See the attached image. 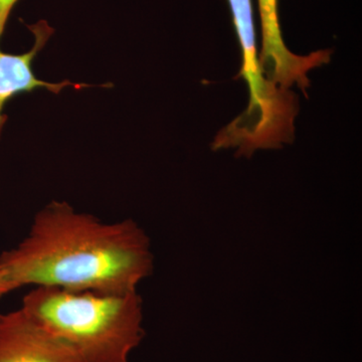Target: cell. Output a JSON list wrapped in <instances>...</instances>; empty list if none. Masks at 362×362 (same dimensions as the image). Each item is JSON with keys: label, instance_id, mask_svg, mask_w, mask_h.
Segmentation results:
<instances>
[{"label": "cell", "instance_id": "obj_8", "mask_svg": "<svg viewBox=\"0 0 362 362\" xmlns=\"http://www.w3.org/2000/svg\"><path fill=\"white\" fill-rule=\"evenodd\" d=\"M16 289H18L16 286L11 282V279L6 275V272L0 267V298L4 297V295L8 294V293L13 292Z\"/></svg>", "mask_w": 362, "mask_h": 362}, {"label": "cell", "instance_id": "obj_4", "mask_svg": "<svg viewBox=\"0 0 362 362\" xmlns=\"http://www.w3.org/2000/svg\"><path fill=\"white\" fill-rule=\"evenodd\" d=\"M262 28V49L259 64L267 80L282 89L296 86L307 95L310 86L307 74L328 64L332 49H319L307 56L289 51L283 40L279 18V0H257Z\"/></svg>", "mask_w": 362, "mask_h": 362}, {"label": "cell", "instance_id": "obj_2", "mask_svg": "<svg viewBox=\"0 0 362 362\" xmlns=\"http://www.w3.org/2000/svg\"><path fill=\"white\" fill-rule=\"evenodd\" d=\"M74 352L80 362H128L142 341L137 291L100 293L35 287L21 307Z\"/></svg>", "mask_w": 362, "mask_h": 362}, {"label": "cell", "instance_id": "obj_5", "mask_svg": "<svg viewBox=\"0 0 362 362\" xmlns=\"http://www.w3.org/2000/svg\"><path fill=\"white\" fill-rule=\"evenodd\" d=\"M0 362H80L23 309L0 314Z\"/></svg>", "mask_w": 362, "mask_h": 362}, {"label": "cell", "instance_id": "obj_1", "mask_svg": "<svg viewBox=\"0 0 362 362\" xmlns=\"http://www.w3.org/2000/svg\"><path fill=\"white\" fill-rule=\"evenodd\" d=\"M0 267L18 289L130 293L151 275L150 239L132 220L107 223L54 201L33 218L28 235L2 252Z\"/></svg>", "mask_w": 362, "mask_h": 362}, {"label": "cell", "instance_id": "obj_3", "mask_svg": "<svg viewBox=\"0 0 362 362\" xmlns=\"http://www.w3.org/2000/svg\"><path fill=\"white\" fill-rule=\"evenodd\" d=\"M242 52L239 78L249 89L246 110L223 128L213 149H237L238 156L250 157L258 149H277L295 137L299 112L297 95L267 80L259 64L252 0H226Z\"/></svg>", "mask_w": 362, "mask_h": 362}, {"label": "cell", "instance_id": "obj_7", "mask_svg": "<svg viewBox=\"0 0 362 362\" xmlns=\"http://www.w3.org/2000/svg\"><path fill=\"white\" fill-rule=\"evenodd\" d=\"M18 1L20 0H0V39L6 30L9 16Z\"/></svg>", "mask_w": 362, "mask_h": 362}, {"label": "cell", "instance_id": "obj_6", "mask_svg": "<svg viewBox=\"0 0 362 362\" xmlns=\"http://www.w3.org/2000/svg\"><path fill=\"white\" fill-rule=\"evenodd\" d=\"M28 28L35 40L30 51L23 54H9L0 49V139L7 121L4 107L16 95L37 89L47 90L52 94L58 95L68 88L82 90L92 87L88 84L74 83L70 80L49 83L37 78L33 71V61L44 49L54 30L45 21H37L28 25Z\"/></svg>", "mask_w": 362, "mask_h": 362}]
</instances>
